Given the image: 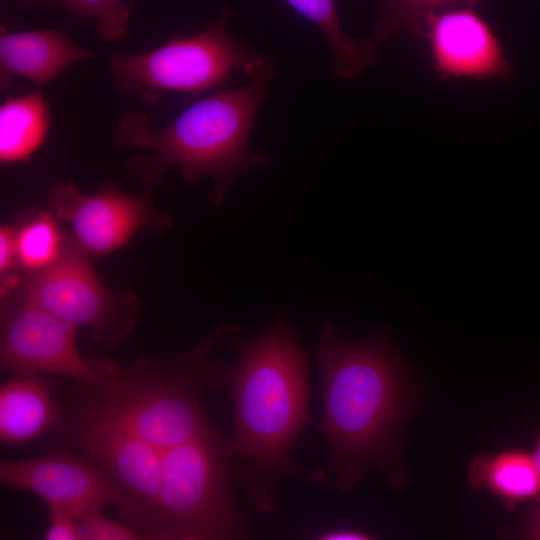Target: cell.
<instances>
[{
	"label": "cell",
	"mask_w": 540,
	"mask_h": 540,
	"mask_svg": "<svg viewBox=\"0 0 540 540\" xmlns=\"http://www.w3.org/2000/svg\"><path fill=\"white\" fill-rule=\"evenodd\" d=\"M316 357L323 378V412L317 423L326 436V466L343 492L358 485L372 466L390 484L401 485L402 428L411 410L408 373L385 329L346 340L332 321L318 339Z\"/></svg>",
	"instance_id": "6da1fadb"
},
{
	"label": "cell",
	"mask_w": 540,
	"mask_h": 540,
	"mask_svg": "<svg viewBox=\"0 0 540 540\" xmlns=\"http://www.w3.org/2000/svg\"><path fill=\"white\" fill-rule=\"evenodd\" d=\"M219 343L236 352L231 391L235 456L247 460L238 479L254 507L273 512L276 488L287 477L315 484L326 480L321 469H307L290 452L310 422L308 357L283 315L261 334L249 338L236 326L217 329Z\"/></svg>",
	"instance_id": "7a4b0ae2"
},
{
	"label": "cell",
	"mask_w": 540,
	"mask_h": 540,
	"mask_svg": "<svg viewBox=\"0 0 540 540\" xmlns=\"http://www.w3.org/2000/svg\"><path fill=\"white\" fill-rule=\"evenodd\" d=\"M247 76L246 86L195 102L162 128L153 129L149 117L137 110L120 116L112 140L118 148L144 151L125 161L143 190L151 191L169 169L178 168L187 183L208 177L213 183L209 199L220 206L241 174L270 163L252 154L248 141L274 65L264 58Z\"/></svg>",
	"instance_id": "3957f363"
},
{
	"label": "cell",
	"mask_w": 540,
	"mask_h": 540,
	"mask_svg": "<svg viewBox=\"0 0 540 540\" xmlns=\"http://www.w3.org/2000/svg\"><path fill=\"white\" fill-rule=\"evenodd\" d=\"M231 439L215 427L169 450L151 539L231 540L247 535L233 493Z\"/></svg>",
	"instance_id": "277c9868"
},
{
	"label": "cell",
	"mask_w": 540,
	"mask_h": 540,
	"mask_svg": "<svg viewBox=\"0 0 540 540\" xmlns=\"http://www.w3.org/2000/svg\"><path fill=\"white\" fill-rule=\"evenodd\" d=\"M230 11L203 31L173 35L162 46L141 53H116L108 65L115 88L145 104H157L164 93H198L223 84L233 73L246 75L265 57L230 33Z\"/></svg>",
	"instance_id": "5b68a950"
},
{
	"label": "cell",
	"mask_w": 540,
	"mask_h": 540,
	"mask_svg": "<svg viewBox=\"0 0 540 540\" xmlns=\"http://www.w3.org/2000/svg\"><path fill=\"white\" fill-rule=\"evenodd\" d=\"M67 438L92 459L120 492L121 521L151 539L161 481V458L92 396L66 423Z\"/></svg>",
	"instance_id": "8992f818"
},
{
	"label": "cell",
	"mask_w": 540,
	"mask_h": 540,
	"mask_svg": "<svg viewBox=\"0 0 540 540\" xmlns=\"http://www.w3.org/2000/svg\"><path fill=\"white\" fill-rule=\"evenodd\" d=\"M20 290L28 301L57 318L77 328L87 327L106 349L120 345L136 325L138 297L103 284L70 231L60 257L42 271L23 274Z\"/></svg>",
	"instance_id": "52a82bcc"
},
{
	"label": "cell",
	"mask_w": 540,
	"mask_h": 540,
	"mask_svg": "<svg viewBox=\"0 0 540 540\" xmlns=\"http://www.w3.org/2000/svg\"><path fill=\"white\" fill-rule=\"evenodd\" d=\"M16 289L2 294L1 370L57 374L79 382H104V374L93 361L80 355L77 327L31 303Z\"/></svg>",
	"instance_id": "ba28073f"
},
{
	"label": "cell",
	"mask_w": 540,
	"mask_h": 540,
	"mask_svg": "<svg viewBox=\"0 0 540 540\" xmlns=\"http://www.w3.org/2000/svg\"><path fill=\"white\" fill-rule=\"evenodd\" d=\"M50 209L69 224L76 244L87 255H106L123 247L143 227L164 230L172 216L152 206L151 191L133 195L105 182L94 193L57 181L48 191Z\"/></svg>",
	"instance_id": "9c48e42d"
},
{
	"label": "cell",
	"mask_w": 540,
	"mask_h": 540,
	"mask_svg": "<svg viewBox=\"0 0 540 540\" xmlns=\"http://www.w3.org/2000/svg\"><path fill=\"white\" fill-rule=\"evenodd\" d=\"M422 36L441 78L503 80L512 74L499 37L471 5L456 4L433 14Z\"/></svg>",
	"instance_id": "30bf717a"
},
{
	"label": "cell",
	"mask_w": 540,
	"mask_h": 540,
	"mask_svg": "<svg viewBox=\"0 0 540 540\" xmlns=\"http://www.w3.org/2000/svg\"><path fill=\"white\" fill-rule=\"evenodd\" d=\"M0 482L7 488L33 492L76 518L121 503L119 490L99 466L68 454L2 461Z\"/></svg>",
	"instance_id": "8fae6325"
},
{
	"label": "cell",
	"mask_w": 540,
	"mask_h": 540,
	"mask_svg": "<svg viewBox=\"0 0 540 540\" xmlns=\"http://www.w3.org/2000/svg\"><path fill=\"white\" fill-rule=\"evenodd\" d=\"M92 53L76 45L61 29L7 33L0 36V89L5 91L12 77L26 78L42 87L70 65L88 60Z\"/></svg>",
	"instance_id": "7c38bea8"
},
{
	"label": "cell",
	"mask_w": 540,
	"mask_h": 540,
	"mask_svg": "<svg viewBox=\"0 0 540 540\" xmlns=\"http://www.w3.org/2000/svg\"><path fill=\"white\" fill-rule=\"evenodd\" d=\"M62 411L51 383L38 372H13L0 388V441L22 446L59 424Z\"/></svg>",
	"instance_id": "4fadbf2b"
},
{
	"label": "cell",
	"mask_w": 540,
	"mask_h": 540,
	"mask_svg": "<svg viewBox=\"0 0 540 540\" xmlns=\"http://www.w3.org/2000/svg\"><path fill=\"white\" fill-rule=\"evenodd\" d=\"M467 479L472 490L490 492L508 510L540 495V475L533 454L521 449L475 457L469 464Z\"/></svg>",
	"instance_id": "5bb4252c"
},
{
	"label": "cell",
	"mask_w": 540,
	"mask_h": 540,
	"mask_svg": "<svg viewBox=\"0 0 540 540\" xmlns=\"http://www.w3.org/2000/svg\"><path fill=\"white\" fill-rule=\"evenodd\" d=\"M51 125L48 102L40 90L10 96L0 106V161L28 162L45 142Z\"/></svg>",
	"instance_id": "9a60e30c"
},
{
	"label": "cell",
	"mask_w": 540,
	"mask_h": 540,
	"mask_svg": "<svg viewBox=\"0 0 540 540\" xmlns=\"http://www.w3.org/2000/svg\"><path fill=\"white\" fill-rule=\"evenodd\" d=\"M326 38L333 54L332 70L338 78L350 80L362 75L374 62L377 42L354 40L345 31L335 0H285Z\"/></svg>",
	"instance_id": "2e32d148"
},
{
	"label": "cell",
	"mask_w": 540,
	"mask_h": 540,
	"mask_svg": "<svg viewBox=\"0 0 540 540\" xmlns=\"http://www.w3.org/2000/svg\"><path fill=\"white\" fill-rule=\"evenodd\" d=\"M50 210H32L13 223L19 267L23 274L42 271L62 254L66 230Z\"/></svg>",
	"instance_id": "e0dca14e"
},
{
	"label": "cell",
	"mask_w": 540,
	"mask_h": 540,
	"mask_svg": "<svg viewBox=\"0 0 540 540\" xmlns=\"http://www.w3.org/2000/svg\"><path fill=\"white\" fill-rule=\"evenodd\" d=\"M459 3V0H381L380 17L372 38L383 41L400 30L422 36L430 16Z\"/></svg>",
	"instance_id": "ac0fdd59"
},
{
	"label": "cell",
	"mask_w": 540,
	"mask_h": 540,
	"mask_svg": "<svg viewBox=\"0 0 540 540\" xmlns=\"http://www.w3.org/2000/svg\"><path fill=\"white\" fill-rule=\"evenodd\" d=\"M26 5L55 6L95 21L98 36L106 41L123 39L132 9L123 0H21Z\"/></svg>",
	"instance_id": "d6986e66"
},
{
	"label": "cell",
	"mask_w": 540,
	"mask_h": 540,
	"mask_svg": "<svg viewBox=\"0 0 540 540\" xmlns=\"http://www.w3.org/2000/svg\"><path fill=\"white\" fill-rule=\"evenodd\" d=\"M82 540H138L141 535L127 524L111 520L101 511H93L76 518Z\"/></svg>",
	"instance_id": "ffe728a7"
},
{
	"label": "cell",
	"mask_w": 540,
	"mask_h": 540,
	"mask_svg": "<svg viewBox=\"0 0 540 540\" xmlns=\"http://www.w3.org/2000/svg\"><path fill=\"white\" fill-rule=\"evenodd\" d=\"M20 269L14 237L13 225H3L0 229V277L2 294L16 289L22 278L16 272Z\"/></svg>",
	"instance_id": "44dd1931"
},
{
	"label": "cell",
	"mask_w": 540,
	"mask_h": 540,
	"mask_svg": "<svg viewBox=\"0 0 540 540\" xmlns=\"http://www.w3.org/2000/svg\"><path fill=\"white\" fill-rule=\"evenodd\" d=\"M49 524L44 533L46 540H82L75 515L68 509L48 505Z\"/></svg>",
	"instance_id": "7402d4cb"
},
{
	"label": "cell",
	"mask_w": 540,
	"mask_h": 540,
	"mask_svg": "<svg viewBox=\"0 0 540 540\" xmlns=\"http://www.w3.org/2000/svg\"><path fill=\"white\" fill-rule=\"evenodd\" d=\"M516 535L524 539L540 540V495L535 499V505Z\"/></svg>",
	"instance_id": "603a6c76"
},
{
	"label": "cell",
	"mask_w": 540,
	"mask_h": 540,
	"mask_svg": "<svg viewBox=\"0 0 540 540\" xmlns=\"http://www.w3.org/2000/svg\"><path fill=\"white\" fill-rule=\"evenodd\" d=\"M371 538L368 533L353 528L327 530L316 536V539L319 540H367Z\"/></svg>",
	"instance_id": "cb8c5ba5"
},
{
	"label": "cell",
	"mask_w": 540,
	"mask_h": 540,
	"mask_svg": "<svg viewBox=\"0 0 540 540\" xmlns=\"http://www.w3.org/2000/svg\"><path fill=\"white\" fill-rule=\"evenodd\" d=\"M533 457H534L535 464L537 466V469H538V472H539V475H540V435L538 437V441H537V444H536V448H535Z\"/></svg>",
	"instance_id": "d4e9b609"
},
{
	"label": "cell",
	"mask_w": 540,
	"mask_h": 540,
	"mask_svg": "<svg viewBox=\"0 0 540 540\" xmlns=\"http://www.w3.org/2000/svg\"><path fill=\"white\" fill-rule=\"evenodd\" d=\"M478 1L479 0H459V2H461L463 4H466V5H471V6H473V4H475Z\"/></svg>",
	"instance_id": "484cf974"
}]
</instances>
